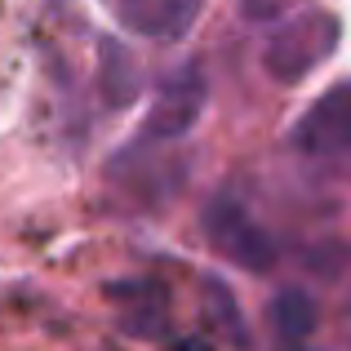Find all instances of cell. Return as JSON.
<instances>
[{
    "instance_id": "1",
    "label": "cell",
    "mask_w": 351,
    "mask_h": 351,
    "mask_svg": "<svg viewBox=\"0 0 351 351\" xmlns=\"http://www.w3.org/2000/svg\"><path fill=\"white\" fill-rule=\"evenodd\" d=\"M338 36H343V27L329 9H302V14L285 18L263 45L267 76L280 80V85H302L320 62L334 58Z\"/></svg>"
},
{
    "instance_id": "2",
    "label": "cell",
    "mask_w": 351,
    "mask_h": 351,
    "mask_svg": "<svg viewBox=\"0 0 351 351\" xmlns=\"http://www.w3.org/2000/svg\"><path fill=\"white\" fill-rule=\"evenodd\" d=\"M200 227H205L209 245H214L232 267H240V271H249V276H271L276 263H280V245H276V236L258 223L254 209H249L245 200L227 196V191L205 205Z\"/></svg>"
},
{
    "instance_id": "3",
    "label": "cell",
    "mask_w": 351,
    "mask_h": 351,
    "mask_svg": "<svg viewBox=\"0 0 351 351\" xmlns=\"http://www.w3.org/2000/svg\"><path fill=\"white\" fill-rule=\"evenodd\" d=\"M205 103H209V80L200 71V62H191V58L178 62L156 89L152 112L143 120V138L147 143H182L200 125Z\"/></svg>"
},
{
    "instance_id": "4",
    "label": "cell",
    "mask_w": 351,
    "mask_h": 351,
    "mask_svg": "<svg viewBox=\"0 0 351 351\" xmlns=\"http://www.w3.org/2000/svg\"><path fill=\"white\" fill-rule=\"evenodd\" d=\"M289 143H293V152L311 156V160L351 165V80L329 85L325 94L298 116Z\"/></svg>"
},
{
    "instance_id": "5",
    "label": "cell",
    "mask_w": 351,
    "mask_h": 351,
    "mask_svg": "<svg viewBox=\"0 0 351 351\" xmlns=\"http://www.w3.org/2000/svg\"><path fill=\"white\" fill-rule=\"evenodd\" d=\"M205 0H116V18L125 32L143 40H182L196 27Z\"/></svg>"
},
{
    "instance_id": "6",
    "label": "cell",
    "mask_w": 351,
    "mask_h": 351,
    "mask_svg": "<svg viewBox=\"0 0 351 351\" xmlns=\"http://www.w3.org/2000/svg\"><path fill=\"white\" fill-rule=\"evenodd\" d=\"M267 325L285 347H302L316 334V298L298 285H285L271 302H267Z\"/></svg>"
},
{
    "instance_id": "7",
    "label": "cell",
    "mask_w": 351,
    "mask_h": 351,
    "mask_svg": "<svg viewBox=\"0 0 351 351\" xmlns=\"http://www.w3.org/2000/svg\"><path fill=\"white\" fill-rule=\"evenodd\" d=\"M165 289L156 280H125L120 285V325L138 338H156L165 329Z\"/></svg>"
},
{
    "instance_id": "8",
    "label": "cell",
    "mask_w": 351,
    "mask_h": 351,
    "mask_svg": "<svg viewBox=\"0 0 351 351\" xmlns=\"http://www.w3.org/2000/svg\"><path fill=\"white\" fill-rule=\"evenodd\" d=\"M200 293H205V311H209V320L218 325V334H223L227 343L245 347V343H249V329H245V320H240V307H236L232 285H227V280H218V276H209Z\"/></svg>"
},
{
    "instance_id": "9",
    "label": "cell",
    "mask_w": 351,
    "mask_h": 351,
    "mask_svg": "<svg viewBox=\"0 0 351 351\" xmlns=\"http://www.w3.org/2000/svg\"><path fill=\"white\" fill-rule=\"evenodd\" d=\"M103 71H98V80H103V94H107V103L112 107H125L129 98L138 94V67H134V58H129L120 45H107L103 49Z\"/></svg>"
},
{
    "instance_id": "10",
    "label": "cell",
    "mask_w": 351,
    "mask_h": 351,
    "mask_svg": "<svg viewBox=\"0 0 351 351\" xmlns=\"http://www.w3.org/2000/svg\"><path fill=\"white\" fill-rule=\"evenodd\" d=\"M236 5H240V14H245L249 23H276L289 0H236Z\"/></svg>"
}]
</instances>
